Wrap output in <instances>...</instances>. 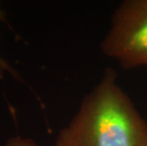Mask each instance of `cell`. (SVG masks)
Instances as JSON below:
<instances>
[{
	"label": "cell",
	"instance_id": "3957f363",
	"mask_svg": "<svg viewBox=\"0 0 147 146\" xmlns=\"http://www.w3.org/2000/svg\"><path fill=\"white\" fill-rule=\"evenodd\" d=\"M4 146H39L36 143L35 141L32 139H28V138H22L19 136H15L11 137L5 142ZM55 146H65L64 144V142L61 139H57L56 141Z\"/></svg>",
	"mask_w": 147,
	"mask_h": 146
},
{
	"label": "cell",
	"instance_id": "277c9868",
	"mask_svg": "<svg viewBox=\"0 0 147 146\" xmlns=\"http://www.w3.org/2000/svg\"><path fill=\"white\" fill-rule=\"evenodd\" d=\"M1 17H2V11H0V18ZM0 70L1 71H8V72H11V74L15 75L14 70L12 69L10 65H9L7 62H6L4 59H2L1 57H0Z\"/></svg>",
	"mask_w": 147,
	"mask_h": 146
},
{
	"label": "cell",
	"instance_id": "7a4b0ae2",
	"mask_svg": "<svg viewBox=\"0 0 147 146\" xmlns=\"http://www.w3.org/2000/svg\"><path fill=\"white\" fill-rule=\"evenodd\" d=\"M101 50L123 68L147 67V0H125L119 5Z\"/></svg>",
	"mask_w": 147,
	"mask_h": 146
},
{
	"label": "cell",
	"instance_id": "6da1fadb",
	"mask_svg": "<svg viewBox=\"0 0 147 146\" xmlns=\"http://www.w3.org/2000/svg\"><path fill=\"white\" fill-rule=\"evenodd\" d=\"M58 139L65 146H147V122L106 68Z\"/></svg>",
	"mask_w": 147,
	"mask_h": 146
}]
</instances>
